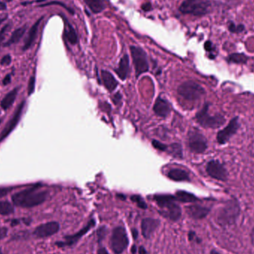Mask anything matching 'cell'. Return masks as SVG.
I'll return each instance as SVG.
<instances>
[{"label":"cell","instance_id":"6da1fadb","mask_svg":"<svg viewBox=\"0 0 254 254\" xmlns=\"http://www.w3.org/2000/svg\"><path fill=\"white\" fill-rule=\"evenodd\" d=\"M39 185L28 188L14 194L12 197L13 204L21 207H33L40 205L46 201L48 196L46 191H40Z\"/></svg>","mask_w":254,"mask_h":254},{"label":"cell","instance_id":"7a4b0ae2","mask_svg":"<svg viewBox=\"0 0 254 254\" xmlns=\"http://www.w3.org/2000/svg\"><path fill=\"white\" fill-rule=\"evenodd\" d=\"M160 208V213L170 220L176 222L182 217V209L176 202V197L171 195H155L154 196Z\"/></svg>","mask_w":254,"mask_h":254},{"label":"cell","instance_id":"3957f363","mask_svg":"<svg viewBox=\"0 0 254 254\" xmlns=\"http://www.w3.org/2000/svg\"><path fill=\"white\" fill-rule=\"evenodd\" d=\"M179 11L195 16H206L211 13L212 2L210 0H185L179 7Z\"/></svg>","mask_w":254,"mask_h":254},{"label":"cell","instance_id":"277c9868","mask_svg":"<svg viewBox=\"0 0 254 254\" xmlns=\"http://www.w3.org/2000/svg\"><path fill=\"white\" fill-rule=\"evenodd\" d=\"M240 211L238 201L236 199L230 200L219 210L216 221L221 226H229L236 222L240 215Z\"/></svg>","mask_w":254,"mask_h":254},{"label":"cell","instance_id":"5b68a950","mask_svg":"<svg viewBox=\"0 0 254 254\" xmlns=\"http://www.w3.org/2000/svg\"><path fill=\"white\" fill-rule=\"evenodd\" d=\"M197 122L204 128H216L225 123V119L220 114L211 116L209 114V104H206L195 116Z\"/></svg>","mask_w":254,"mask_h":254},{"label":"cell","instance_id":"8992f818","mask_svg":"<svg viewBox=\"0 0 254 254\" xmlns=\"http://www.w3.org/2000/svg\"><path fill=\"white\" fill-rule=\"evenodd\" d=\"M178 93L186 101H196L204 95L205 90L201 85L189 80L179 86Z\"/></svg>","mask_w":254,"mask_h":254},{"label":"cell","instance_id":"52a82bcc","mask_svg":"<svg viewBox=\"0 0 254 254\" xmlns=\"http://www.w3.org/2000/svg\"><path fill=\"white\" fill-rule=\"evenodd\" d=\"M128 246V239L126 230L122 227L115 228L110 239V246L116 254L123 253Z\"/></svg>","mask_w":254,"mask_h":254},{"label":"cell","instance_id":"ba28073f","mask_svg":"<svg viewBox=\"0 0 254 254\" xmlns=\"http://www.w3.org/2000/svg\"><path fill=\"white\" fill-rule=\"evenodd\" d=\"M130 52L132 58L136 76L138 77L149 70L147 56L146 52L141 48L137 46H130Z\"/></svg>","mask_w":254,"mask_h":254},{"label":"cell","instance_id":"9c48e42d","mask_svg":"<svg viewBox=\"0 0 254 254\" xmlns=\"http://www.w3.org/2000/svg\"><path fill=\"white\" fill-rule=\"evenodd\" d=\"M189 147L195 153H203L207 149L206 137L198 131H191L188 135Z\"/></svg>","mask_w":254,"mask_h":254},{"label":"cell","instance_id":"30bf717a","mask_svg":"<svg viewBox=\"0 0 254 254\" xmlns=\"http://www.w3.org/2000/svg\"><path fill=\"white\" fill-rule=\"evenodd\" d=\"M95 224H96L95 221L92 219L88 222L87 225L84 228H82L78 232L73 234V235L65 237L63 241L57 242L56 246L59 248L70 247V246H74L83 236L86 235L92 228L95 226Z\"/></svg>","mask_w":254,"mask_h":254},{"label":"cell","instance_id":"8fae6325","mask_svg":"<svg viewBox=\"0 0 254 254\" xmlns=\"http://www.w3.org/2000/svg\"><path fill=\"white\" fill-rule=\"evenodd\" d=\"M240 127L238 117H234V119H231L229 124L223 129L220 130L218 132L217 136H216L218 143L221 145L228 143L230 139L237 132Z\"/></svg>","mask_w":254,"mask_h":254},{"label":"cell","instance_id":"7c38bea8","mask_svg":"<svg viewBox=\"0 0 254 254\" xmlns=\"http://www.w3.org/2000/svg\"><path fill=\"white\" fill-rule=\"evenodd\" d=\"M206 171L210 177L216 180L226 182L228 179V173L226 168L218 160H212L209 161L206 167Z\"/></svg>","mask_w":254,"mask_h":254},{"label":"cell","instance_id":"4fadbf2b","mask_svg":"<svg viewBox=\"0 0 254 254\" xmlns=\"http://www.w3.org/2000/svg\"><path fill=\"white\" fill-rule=\"evenodd\" d=\"M25 101H23L18 106L14 114H13V117L7 122L6 126L4 127L2 131L0 133V142L4 140V139L11 133V131L14 129L15 127H16V125L19 123V121H20L21 116H22V112H23L24 107H25Z\"/></svg>","mask_w":254,"mask_h":254},{"label":"cell","instance_id":"5bb4252c","mask_svg":"<svg viewBox=\"0 0 254 254\" xmlns=\"http://www.w3.org/2000/svg\"><path fill=\"white\" fill-rule=\"evenodd\" d=\"M60 225L58 222H51L40 225L34 231V234L38 238H46L55 235L59 231Z\"/></svg>","mask_w":254,"mask_h":254},{"label":"cell","instance_id":"9a60e30c","mask_svg":"<svg viewBox=\"0 0 254 254\" xmlns=\"http://www.w3.org/2000/svg\"><path fill=\"white\" fill-rule=\"evenodd\" d=\"M160 225L158 219L146 218L141 222V234L145 239H149L153 235Z\"/></svg>","mask_w":254,"mask_h":254},{"label":"cell","instance_id":"2e32d148","mask_svg":"<svg viewBox=\"0 0 254 254\" xmlns=\"http://www.w3.org/2000/svg\"><path fill=\"white\" fill-rule=\"evenodd\" d=\"M210 210L208 207L198 205V204H193L186 207L187 213L194 219H204L210 213Z\"/></svg>","mask_w":254,"mask_h":254},{"label":"cell","instance_id":"e0dca14e","mask_svg":"<svg viewBox=\"0 0 254 254\" xmlns=\"http://www.w3.org/2000/svg\"><path fill=\"white\" fill-rule=\"evenodd\" d=\"M43 18H40L33 25L30 29L29 32H28V37L25 39V43H24L23 49L24 51L28 50V49L31 47L33 43L35 41L36 38H37V33H38L39 26H40V22L43 20Z\"/></svg>","mask_w":254,"mask_h":254},{"label":"cell","instance_id":"ac0fdd59","mask_svg":"<svg viewBox=\"0 0 254 254\" xmlns=\"http://www.w3.org/2000/svg\"><path fill=\"white\" fill-rule=\"evenodd\" d=\"M153 110L157 116L163 118L167 117L170 113V108L168 103L161 98H158L155 101Z\"/></svg>","mask_w":254,"mask_h":254},{"label":"cell","instance_id":"d6986e66","mask_svg":"<svg viewBox=\"0 0 254 254\" xmlns=\"http://www.w3.org/2000/svg\"><path fill=\"white\" fill-rule=\"evenodd\" d=\"M128 69H129V59L128 55H125L121 59L119 66L115 69V71L122 80H125L128 75Z\"/></svg>","mask_w":254,"mask_h":254},{"label":"cell","instance_id":"ffe728a7","mask_svg":"<svg viewBox=\"0 0 254 254\" xmlns=\"http://www.w3.org/2000/svg\"><path fill=\"white\" fill-rule=\"evenodd\" d=\"M101 79L104 86L108 89L110 92H113L116 89L118 86V81L115 78L114 76L110 71L103 70L101 71Z\"/></svg>","mask_w":254,"mask_h":254},{"label":"cell","instance_id":"44dd1931","mask_svg":"<svg viewBox=\"0 0 254 254\" xmlns=\"http://www.w3.org/2000/svg\"><path fill=\"white\" fill-rule=\"evenodd\" d=\"M168 177L175 182H183L190 179L188 173L181 169H173L170 170L168 173Z\"/></svg>","mask_w":254,"mask_h":254},{"label":"cell","instance_id":"7402d4cb","mask_svg":"<svg viewBox=\"0 0 254 254\" xmlns=\"http://www.w3.org/2000/svg\"><path fill=\"white\" fill-rule=\"evenodd\" d=\"M64 35L68 40V43L74 45L77 43V35L75 30L73 28L72 25L65 19V30H64Z\"/></svg>","mask_w":254,"mask_h":254},{"label":"cell","instance_id":"603a6c76","mask_svg":"<svg viewBox=\"0 0 254 254\" xmlns=\"http://www.w3.org/2000/svg\"><path fill=\"white\" fill-rule=\"evenodd\" d=\"M25 31H26V26L22 27V28L15 30V31L12 33L11 36H10L8 40L4 43V46L7 47V46H11V45L18 43V42L22 39V37H23Z\"/></svg>","mask_w":254,"mask_h":254},{"label":"cell","instance_id":"cb8c5ba5","mask_svg":"<svg viewBox=\"0 0 254 254\" xmlns=\"http://www.w3.org/2000/svg\"><path fill=\"white\" fill-rule=\"evenodd\" d=\"M249 60V57L243 52L231 54L226 58V61L228 64H246Z\"/></svg>","mask_w":254,"mask_h":254},{"label":"cell","instance_id":"d4e9b609","mask_svg":"<svg viewBox=\"0 0 254 254\" xmlns=\"http://www.w3.org/2000/svg\"><path fill=\"white\" fill-rule=\"evenodd\" d=\"M89 8L94 13H99L106 8V4L103 0H83Z\"/></svg>","mask_w":254,"mask_h":254},{"label":"cell","instance_id":"484cf974","mask_svg":"<svg viewBox=\"0 0 254 254\" xmlns=\"http://www.w3.org/2000/svg\"><path fill=\"white\" fill-rule=\"evenodd\" d=\"M176 199L181 202L184 203H192L198 201V198L190 192L187 191L180 190L178 191L176 194Z\"/></svg>","mask_w":254,"mask_h":254},{"label":"cell","instance_id":"4316f807","mask_svg":"<svg viewBox=\"0 0 254 254\" xmlns=\"http://www.w3.org/2000/svg\"><path fill=\"white\" fill-rule=\"evenodd\" d=\"M17 89H14L11 92H9L8 94L5 95L2 101L1 102V107L4 110H7L12 104L14 102L16 99V95H17Z\"/></svg>","mask_w":254,"mask_h":254},{"label":"cell","instance_id":"83f0119b","mask_svg":"<svg viewBox=\"0 0 254 254\" xmlns=\"http://www.w3.org/2000/svg\"><path fill=\"white\" fill-rule=\"evenodd\" d=\"M228 31L233 34H240L246 31V25L244 24H236L233 20H229L227 24Z\"/></svg>","mask_w":254,"mask_h":254},{"label":"cell","instance_id":"f1b7e54d","mask_svg":"<svg viewBox=\"0 0 254 254\" xmlns=\"http://www.w3.org/2000/svg\"><path fill=\"white\" fill-rule=\"evenodd\" d=\"M167 150L174 158H182V147L179 143H173L167 147Z\"/></svg>","mask_w":254,"mask_h":254},{"label":"cell","instance_id":"f546056e","mask_svg":"<svg viewBox=\"0 0 254 254\" xmlns=\"http://www.w3.org/2000/svg\"><path fill=\"white\" fill-rule=\"evenodd\" d=\"M13 205L8 201H0V214L7 216L13 213Z\"/></svg>","mask_w":254,"mask_h":254},{"label":"cell","instance_id":"4dcf8cb0","mask_svg":"<svg viewBox=\"0 0 254 254\" xmlns=\"http://www.w3.org/2000/svg\"><path fill=\"white\" fill-rule=\"evenodd\" d=\"M204 47L206 52L209 53V58L211 60L215 59L216 57V48L213 43L210 40H207L204 43Z\"/></svg>","mask_w":254,"mask_h":254},{"label":"cell","instance_id":"1f68e13d","mask_svg":"<svg viewBox=\"0 0 254 254\" xmlns=\"http://www.w3.org/2000/svg\"><path fill=\"white\" fill-rule=\"evenodd\" d=\"M131 200L133 202L135 203V204H137L140 208H147V205H146V202H145L144 200H143V198H142V197L140 196V195H132V196H131Z\"/></svg>","mask_w":254,"mask_h":254},{"label":"cell","instance_id":"d6a6232c","mask_svg":"<svg viewBox=\"0 0 254 254\" xmlns=\"http://www.w3.org/2000/svg\"><path fill=\"white\" fill-rule=\"evenodd\" d=\"M10 26H11V25H10V23L6 24V25L1 28V31H0V48H1V44H2L4 38H5L7 31L10 29Z\"/></svg>","mask_w":254,"mask_h":254},{"label":"cell","instance_id":"836d02e7","mask_svg":"<svg viewBox=\"0 0 254 254\" xmlns=\"http://www.w3.org/2000/svg\"><path fill=\"white\" fill-rule=\"evenodd\" d=\"M152 146L155 148V149H158L160 151H165L167 150V146H166L164 143H161V142L158 141V140H152Z\"/></svg>","mask_w":254,"mask_h":254},{"label":"cell","instance_id":"e575fe53","mask_svg":"<svg viewBox=\"0 0 254 254\" xmlns=\"http://www.w3.org/2000/svg\"><path fill=\"white\" fill-rule=\"evenodd\" d=\"M107 228H106L105 227H103V228H101L98 230L97 234H98V238L99 241H101V240H102L105 237L106 234H107Z\"/></svg>","mask_w":254,"mask_h":254},{"label":"cell","instance_id":"d590c367","mask_svg":"<svg viewBox=\"0 0 254 254\" xmlns=\"http://www.w3.org/2000/svg\"><path fill=\"white\" fill-rule=\"evenodd\" d=\"M34 88H35V80L34 77H31L28 84V95H31L34 92Z\"/></svg>","mask_w":254,"mask_h":254},{"label":"cell","instance_id":"8d00e7d4","mask_svg":"<svg viewBox=\"0 0 254 254\" xmlns=\"http://www.w3.org/2000/svg\"><path fill=\"white\" fill-rule=\"evenodd\" d=\"M10 63H11V58H10V55H5L1 60L0 64L1 65H8Z\"/></svg>","mask_w":254,"mask_h":254},{"label":"cell","instance_id":"74e56055","mask_svg":"<svg viewBox=\"0 0 254 254\" xmlns=\"http://www.w3.org/2000/svg\"><path fill=\"white\" fill-rule=\"evenodd\" d=\"M11 190V188H0V198H2Z\"/></svg>","mask_w":254,"mask_h":254},{"label":"cell","instance_id":"f35d334b","mask_svg":"<svg viewBox=\"0 0 254 254\" xmlns=\"http://www.w3.org/2000/svg\"><path fill=\"white\" fill-rule=\"evenodd\" d=\"M7 230L4 228H0V240H3L7 236Z\"/></svg>","mask_w":254,"mask_h":254},{"label":"cell","instance_id":"ab89813d","mask_svg":"<svg viewBox=\"0 0 254 254\" xmlns=\"http://www.w3.org/2000/svg\"><path fill=\"white\" fill-rule=\"evenodd\" d=\"M151 7H152V6H151V3L149 2L145 3V4L142 5V9H143L144 11H149Z\"/></svg>","mask_w":254,"mask_h":254},{"label":"cell","instance_id":"60d3db41","mask_svg":"<svg viewBox=\"0 0 254 254\" xmlns=\"http://www.w3.org/2000/svg\"><path fill=\"white\" fill-rule=\"evenodd\" d=\"M122 96L121 95L120 93H117L114 96V101L116 104H119L121 100H122Z\"/></svg>","mask_w":254,"mask_h":254},{"label":"cell","instance_id":"b9f144b4","mask_svg":"<svg viewBox=\"0 0 254 254\" xmlns=\"http://www.w3.org/2000/svg\"><path fill=\"white\" fill-rule=\"evenodd\" d=\"M10 76L7 75L5 77H4V80H3V84L4 85H7L9 84V83H10Z\"/></svg>","mask_w":254,"mask_h":254},{"label":"cell","instance_id":"7bdbcfd3","mask_svg":"<svg viewBox=\"0 0 254 254\" xmlns=\"http://www.w3.org/2000/svg\"><path fill=\"white\" fill-rule=\"evenodd\" d=\"M98 254H110L107 252V249L105 248H101V249L98 250Z\"/></svg>","mask_w":254,"mask_h":254},{"label":"cell","instance_id":"ee69618b","mask_svg":"<svg viewBox=\"0 0 254 254\" xmlns=\"http://www.w3.org/2000/svg\"><path fill=\"white\" fill-rule=\"evenodd\" d=\"M188 237H189V240H190V241H192V240H193L194 239H195V233L192 232V231H191V232H190L189 234H188Z\"/></svg>","mask_w":254,"mask_h":254},{"label":"cell","instance_id":"f6af8a7d","mask_svg":"<svg viewBox=\"0 0 254 254\" xmlns=\"http://www.w3.org/2000/svg\"><path fill=\"white\" fill-rule=\"evenodd\" d=\"M139 254H146V251L143 246H140L138 249Z\"/></svg>","mask_w":254,"mask_h":254},{"label":"cell","instance_id":"bcb514c9","mask_svg":"<svg viewBox=\"0 0 254 254\" xmlns=\"http://www.w3.org/2000/svg\"><path fill=\"white\" fill-rule=\"evenodd\" d=\"M6 7H7V6H6L5 3L0 1V10H5Z\"/></svg>","mask_w":254,"mask_h":254},{"label":"cell","instance_id":"7dc6e473","mask_svg":"<svg viewBox=\"0 0 254 254\" xmlns=\"http://www.w3.org/2000/svg\"><path fill=\"white\" fill-rule=\"evenodd\" d=\"M137 235H138V232H137V230H132V236L133 237H134V240H136V239H137Z\"/></svg>","mask_w":254,"mask_h":254},{"label":"cell","instance_id":"c3c4849f","mask_svg":"<svg viewBox=\"0 0 254 254\" xmlns=\"http://www.w3.org/2000/svg\"><path fill=\"white\" fill-rule=\"evenodd\" d=\"M7 19V16H0V25Z\"/></svg>","mask_w":254,"mask_h":254},{"label":"cell","instance_id":"681fc988","mask_svg":"<svg viewBox=\"0 0 254 254\" xmlns=\"http://www.w3.org/2000/svg\"><path fill=\"white\" fill-rule=\"evenodd\" d=\"M136 252H137V248H136L135 246H133L132 248H131V253L135 254Z\"/></svg>","mask_w":254,"mask_h":254},{"label":"cell","instance_id":"f907efd6","mask_svg":"<svg viewBox=\"0 0 254 254\" xmlns=\"http://www.w3.org/2000/svg\"><path fill=\"white\" fill-rule=\"evenodd\" d=\"M251 237H252V243H253V245L254 246V229L252 230V234H251Z\"/></svg>","mask_w":254,"mask_h":254},{"label":"cell","instance_id":"816d5d0a","mask_svg":"<svg viewBox=\"0 0 254 254\" xmlns=\"http://www.w3.org/2000/svg\"><path fill=\"white\" fill-rule=\"evenodd\" d=\"M210 254H219V252H216V251H212L211 253Z\"/></svg>","mask_w":254,"mask_h":254},{"label":"cell","instance_id":"f5cc1de1","mask_svg":"<svg viewBox=\"0 0 254 254\" xmlns=\"http://www.w3.org/2000/svg\"><path fill=\"white\" fill-rule=\"evenodd\" d=\"M0 254H2V252H1V249H0Z\"/></svg>","mask_w":254,"mask_h":254},{"label":"cell","instance_id":"db71d44e","mask_svg":"<svg viewBox=\"0 0 254 254\" xmlns=\"http://www.w3.org/2000/svg\"><path fill=\"white\" fill-rule=\"evenodd\" d=\"M6 1H10V0H6Z\"/></svg>","mask_w":254,"mask_h":254}]
</instances>
